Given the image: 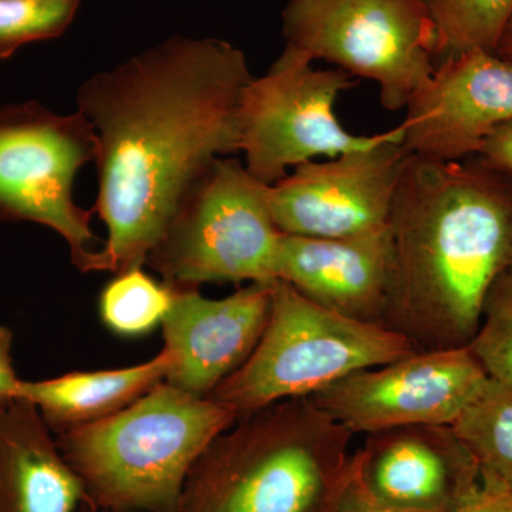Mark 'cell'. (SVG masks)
Segmentation results:
<instances>
[{"mask_svg":"<svg viewBox=\"0 0 512 512\" xmlns=\"http://www.w3.org/2000/svg\"><path fill=\"white\" fill-rule=\"evenodd\" d=\"M406 110L400 126L413 156H478L490 134L512 121V62L480 49L444 57Z\"/></svg>","mask_w":512,"mask_h":512,"instance_id":"7c38bea8","label":"cell"},{"mask_svg":"<svg viewBox=\"0 0 512 512\" xmlns=\"http://www.w3.org/2000/svg\"><path fill=\"white\" fill-rule=\"evenodd\" d=\"M252 77L227 40L175 35L80 84L77 111L97 143L93 212L107 228L92 272L146 265L192 188L241 151Z\"/></svg>","mask_w":512,"mask_h":512,"instance_id":"6da1fadb","label":"cell"},{"mask_svg":"<svg viewBox=\"0 0 512 512\" xmlns=\"http://www.w3.org/2000/svg\"><path fill=\"white\" fill-rule=\"evenodd\" d=\"M13 333L0 326V409L15 402L22 379L16 375L12 359Z\"/></svg>","mask_w":512,"mask_h":512,"instance_id":"cb8c5ba5","label":"cell"},{"mask_svg":"<svg viewBox=\"0 0 512 512\" xmlns=\"http://www.w3.org/2000/svg\"><path fill=\"white\" fill-rule=\"evenodd\" d=\"M285 46L377 83L389 111L407 109L436 70L437 35L424 0H288Z\"/></svg>","mask_w":512,"mask_h":512,"instance_id":"52a82bcc","label":"cell"},{"mask_svg":"<svg viewBox=\"0 0 512 512\" xmlns=\"http://www.w3.org/2000/svg\"><path fill=\"white\" fill-rule=\"evenodd\" d=\"M476 458L451 426H407L366 434L350 460V485L376 503L453 512L480 487Z\"/></svg>","mask_w":512,"mask_h":512,"instance_id":"4fadbf2b","label":"cell"},{"mask_svg":"<svg viewBox=\"0 0 512 512\" xmlns=\"http://www.w3.org/2000/svg\"><path fill=\"white\" fill-rule=\"evenodd\" d=\"M174 357L167 349L140 365L66 373L53 379L22 380L16 399L42 414L53 434L89 426L121 412L164 383Z\"/></svg>","mask_w":512,"mask_h":512,"instance_id":"e0dca14e","label":"cell"},{"mask_svg":"<svg viewBox=\"0 0 512 512\" xmlns=\"http://www.w3.org/2000/svg\"><path fill=\"white\" fill-rule=\"evenodd\" d=\"M451 427L476 458L481 474L512 490V386L488 380Z\"/></svg>","mask_w":512,"mask_h":512,"instance_id":"ac0fdd59","label":"cell"},{"mask_svg":"<svg viewBox=\"0 0 512 512\" xmlns=\"http://www.w3.org/2000/svg\"><path fill=\"white\" fill-rule=\"evenodd\" d=\"M416 352L379 323L346 318L276 279L271 311L254 352L210 394L238 414L312 397L360 370Z\"/></svg>","mask_w":512,"mask_h":512,"instance_id":"5b68a950","label":"cell"},{"mask_svg":"<svg viewBox=\"0 0 512 512\" xmlns=\"http://www.w3.org/2000/svg\"><path fill=\"white\" fill-rule=\"evenodd\" d=\"M468 349L491 380L512 386V271L491 286Z\"/></svg>","mask_w":512,"mask_h":512,"instance_id":"7402d4cb","label":"cell"},{"mask_svg":"<svg viewBox=\"0 0 512 512\" xmlns=\"http://www.w3.org/2000/svg\"><path fill=\"white\" fill-rule=\"evenodd\" d=\"M174 295L173 285L158 282L144 272L143 266L128 269L116 274L101 291V320L116 335H147L163 325Z\"/></svg>","mask_w":512,"mask_h":512,"instance_id":"ffe728a7","label":"cell"},{"mask_svg":"<svg viewBox=\"0 0 512 512\" xmlns=\"http://www.w3.org/2000/svg\"><path fill=\"white\" fill-rule=\"evenodd\" d=\"M392 266L390 225L342 238L284 234L278 279L328 311L383 325Z\"/></svg>","mask_w":512,"mask_h":512,"instance_id":"9a60e30c","label":"cell"},{"mask_svg":"<svg viewBox=\"0 0 512 512\" xmlns=\"http://www.w3.org/2000/svg\"><path fill=\"white\" fill-rule=\"evenodd\" d=\"M335 512H423L416 510H407V508L392 507V505H384L376 503V501L369 500L363 497L362 494L357 493L355 488L349 485L346 488L345 494L340 498L338 508Z\"/></svg>","mask_w":512,"mask_h":512,"instance_id":"484cf974","label":"cell"},{"mask_svg":"<svg viewBox=\"0 0 512 512\" xmlns=\"http://www.w3.org/2000/svg\"><path fill=\"white\" fill-rule=\"evenodd\" d=\"M478 156L512 175V121L490 134Z\"/></svg>","mask_w":512,"mask_h":512,"instance_id":"d4e9b609","label":"cell"},{"mask_svg":"<svg viewBox=\"0 0 512 512\" xmlns=\"http://www.w3.org/2000/svg\"><path fill=\"white\" fill-rule=\"evenodd\" d=\"M238 416L164 382L121 412L55 437L86 498L103 510L178 512L192 467Z\"/></svg>","mask_w":512,"mask_h":512,"instance_id":"277c9868","label":"cell"},{"mask_svg":"<svg viewBox=\"0 0 512 512\" xmlns=\"http://www.w3.org/2000/svg\"><path fill=\"white\" fill-rule=\"evenodd\" d=\"M480 487L453 512H512V490L507 485L483 476Z\"/></svg>","mask_w":512,"mask_h":512,"instance_id":"603a6c76","label":"cell"},{"mask_svg":"<svg viewBox=\"0 0 512 512\" xmlns=\"http://www.w3.org/2000/svg\"><path fill=\"white\" fill-rule=\"evenodd\" d=\"M262 184L222 157L192 188L146 265L173 286L274 282L281 229Z\"/></svg>","mask_w":512,"mask_h":512,"instance_id":"8992f818","label":"cell"},{"mask_svg":"<svg viewBox=\"0 0 512 512\" xmlns=\"http://www.w3.org/2000/svg\"><path fill=\"white\" fill-rule=\"evenodd\" d=\"M82 0H0V60L22 47L63 36Z\"/></svg>","mask_w":512,"mask_h":512,"instance_id":"44dd1931","label":"cell"},{"mask_svg":"<svg viewBox=\"0 0 512 512\" xmlns=\"http://www.w3.org/2000/svg\"><path fill=\"white\" fill-rule=\"evenodd\" d=\"M353 436L312 397L239 414L192 467L178 512H335Z\"/></svg>","mask_w":512,"mask_h":512,"instance_id":"3957f363","label":"cell"},{"mask_svg":"<svg viewBox=\"0 0 512 512\" xmlns=\"http://www.w3.org/2000/svg\"><path fill=\"white\" fill-rule=\"evenodd\" d=\"M311 57L285 46L268 72L252 77L241 103V144L245 168L274 185L289 168L376 146L393 130L356 136L336 117L340 94L359 80L340 69H316Z\"/></svg>","mask_w":512,"mask_h":512,"instance_id":"9c48e42d","label":"cell"},{"mask_svg":"<svg viewBox=\"0 0 512 512\" xmlns=\"http://www.w3.org/2000/svg\"><path fill=\"white\" fill-rule=\"evenodd\" d=\"M96 150L93 127L80 111L59 114L36 100L0 106V221L52 229L84 274L92 272L99 238L94 212L76 204L73 185Z\"/></svg>","mask_w":512,"mask_h":512,"instance_id":"ba28073f","label":"cell"},{"mask_svg":"<svg viewBox=\"0 0 512 512\" xmlns=\"http://www.w3.org/2000/svg\"><path fill=\"white\" fill-rule=\"evenodd\" d=\"M436 28L437 63L467 50L497 52L512 19V0H424Z\"/></svg>","mask_w":512,"mask_h":512,"instance_id":"d6986e66","label":"cell"},{"mask_svg":"<svg viewBox=\"0 0 512 512\" xmlns=\"http://www.w3.org/2000/svg\"><path fill=\"white\" fill-rule=\"evenodd\" d=\"M402 126L363 150L308 161L274 185L268 200L276 227L299 237L342 238L387 227L404 168L413 154Z\"/></svg>","mask_w":512,"mask_h":512,"instance_id":"8fae6325","label":"cell"},{"mask_svg":"<svg viewBox=\"0 0 512 512\" xmlns=\"http://www.w3.org/2000/svg\"><path fill=\"white\" fill-rule=\"evenodd\" d=\"M490 377L466 348L413 352L353 373L312 396L353 434L453 426Z\"/></svg>","mask_w":512,"mask_h":512,"instance_id":"30bf717a","label":"cell"},{"mask_svg":"<svg viewBox=\"0 0 512 512\" xmlns=\"http://www.w3.org/2000/svg\"><path fill=\"white\" fill-rule=\"evenodd\" d=\"M497 55L504 57V59L512 62V19L508 23L507 29H505L503 37H501L500 43L497 47Z\"/></svg>","mask_w":512,"mask_h":512,"instance_id":"4316f807","label":"cell"},{"mask_svg":"<svg viewBox=\"0 0 512 512\" xmlns=\"http://www.w3.org/2000/svg\"><path fill=\"white\" fill-rule=\"evenodd\" d=\"M86 494L55 434L26 400L0 409V512H76Z\"/></svg>","mask_w":512,"mask_h":512,"instance_id":"2e32d148","label":"cell"},{"mask_svg":"<svg viewBox=\"0 0 512 512\" xmlns=\"http://www.w3.org/2000/svg\"><path fill=\"white\" fill-rule=\"evenodd\" d=\"M272 284L255 282L222 299L174 286L173 306L161 325L164 349L174 357L165 383L205 399L244 365L268 322Z\"/></svg>","mask_w":512,"mask_h":512,"instance_id":"5bb4252c","label":"cell"},{"mask_svg":"<svg viewBox=\"0 0 512 512\" xmlns=\"http://www.w3.org/2000/svg\"><path fill=\"white\" fill-rule=\"evenodd\" d=\"M384 328L416 352L466 348L488 292L512 271V175L474 156H412L394 197Z\"/></svg>","mask_w":512,"mask_h":512,"instance_id":"7a4b0ae2","label":"cell"}]
</instances>
